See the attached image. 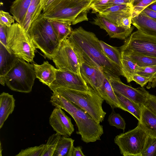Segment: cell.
I'll list each match as a JSON object with an SVG mask.
<instances>
[{
    "instance_id": "obj_1",
    "label": "cell",
    "mask_w": 156,
    "mask_h": 156,
    "mask_svg": "<svg viewBox=\"0 0 156 156\" xmlns=\"http://www.w3.org/2000/svg\"><path fill=\"white\" fill-rule=\"evenodd\" d=\"M67 38L79 62L98 69L108 77H119L122 76L121 69L105 55L99 40L94 33L80 27L72 30Z\"/></svg>"
},
{
    "instance_id": "obj_2",
    "label": "cell",
    "mask_w": 156,
    "mask_h": 156,
    "mask_svg": "<svg viewBox=\"0 0 156 156\" xmlns=\"http://www.w3.org/2000/svg\"><path fill=\"white\" fill-rule=\"evenodd\" d=\"M50 102L53 106L64 110L72 116L78 128L76 133L81 136L83 142L88 143L101 140L104 133L103 126L85 111L56 91L53 92Z\"/></svg>"
},
{
    "instance_id": "obj_3",
    "label": "cell",
    "mask_w": 156,
    "mask_h": 156,
    "mask_svg": "<svg viewBox=\"0 0 156 156\" xmlns=\"http://www.w3.org/2000/svg\"><path fill=\"white\" fill-rule=\"evenodd\" d=\"M56 91L85 111L98 123L104 121L106 114L102 107L104 100L90 87L86 91L60 88Z\"/></svg>"
},
{
    "instance_id": "obj_4",
    "label": "cell",
    "mask_w": 156,
    "mask_h": 156,
    "mask_svg": "<svg viewBox=\"0 0 156 156\" xmlns=\"http://www.w3.org/2000/svg\"><path fill=\"white\" fill-rule=\"evenodd\" d=\"M28 33L36 48L40 49L46 58L52 60L61 42L49 20L41 13L32 24Z\"/></svg>"
},
{
    "instance_id": "obj_5",
    "label": "cell",
    "mask_w": 156,
    "mask_h": 156,
    "mask_svg": "<svg viewBox=\"0 0 156 156\" xmlns=\"http://www.w3.org/2000/svg\"><path fill=\"white\" fill-rule=\"evenodd\" d=\"M92 2L81 0H59L42 14L48 19L69 21L72 25H75L88 20L87 14L91 9L90 5Z\"/></svg>"
},
{
    "instance_id": "obj_6",
    "label": "cell",
    "mask_w": 156,
    "mask_h": 156,
    "mask_svg": "<svg viewBox=\"0 0 156 156\" xmlns=\"http://www.w3.org/2000/svg\"><path fill=\"white\" fill-rule=\"evenodd\" d=\"M7 48L17 57L33 62L36 48L28 33L17 23L7 27Z\"/></svg>"
},
{
    "instance_id": "obj_7",
    "label": "cell",
    "mask_w": 156,
    "mask_h": 156,
    "mask_svg": "<svg viewBox=\"0 0 156 156\" xmlns=\"http://www.w3.org/2000/svg\"><path fill=\"white\" fill-rule=\"evenodd\" d=\"M17 58L13 67L5 76V84L11 90L24 93L32 91L36 78L33 64Z\"/></svg>"
},
{
    "instance_id": "obj_8",
    "label": "cell",
    "mask_w": 156,
    "mask_h": 156,
    "mask_svg": "<svg viewBox=\"0 0 156 156\" xmlns=\"http://www.w3.org/2000/svg\"><path fill=\"white\" fill-rule=\"evenodd\" d=\"M147 134L140 124L133 129L115 136V144L124 156H141Z\"/></svg>"
},
{
    "instance_id": "obj_9",
    "label": "cell",
    "mask_w": 156,
    "mask_h": 156,
    "mask_svg": "<svg viewBox=\"0 0 156 156\" xmlns=\"http://www.w3.org/2000/svg\"><path fill=\"white\" fill-rule=\"evenodd\" d=\"M120 50L122 54L130 53L156 58V37L137 30L125 40Z\"/></svg>"
},
{
    "instance_id": "obj_10",
    "label": "cell",
    "mask_w": 156,
    "mask_h": 156,
    "mask_svg": "<svg viewBox=\"0 0 156 156\" xmlns=\"http://www.w3.org/2000/svg\"><path fill=\"white\" fill-rule=\"evenodd\" d=\"M52 60L57 69L80 74L78 57L67 37L61 42Z\"/></svg>"
},
{
    "instance_id": "obj_11",
    "label": "cell",
    "mask_w": 156,
    "mask_h": 156,
    "mask_svg": "<svg viewBox=\"0 0 156 156\" xmlns=\"http://www.w3.org/2000/svg\"><path fill=\"white\" fill-rule=\"evenodd\" d=\"M48 87L53 92L60 88L85 91L89 89L80 74L57 69L55 79Z\"/></svg>"
},
{
    "instance_id": "obj_12",
    "label": "cell",
    "mask_w": 156,
    "mask_h": 156,
    "mask_svg": "<svg viewBox=\"0 0 156 156\" xmlns=\"http://www.w3.org/2000/svg\"><path fill=\"white\" fill-rule=\"evenodd\" d=\"M99 13L118 26L127 29L131 27L132 17L130 4L112 6Z\"/></svg>"
},
{
    "instance_id": "obj_13",
    "label": "cell",
    "mask_w": 156,
    "mask_h": 156,
    "mask_svg": "<svg viewBox=\"0 0 156 156\" xmlns=\"http://www.w3.org/2000/svg\"><path fill=\"white\" fill-rule=\"evenodd\" d=\"M108 77L115 93L123 96L140 106L144 105L150 94L144 87L134 88L124 83L119 77Z\"/></svg>"
},
{
    "instance_id": "obj_14",
    "label": "cell",
    "mask_w": 156,
    "mask_h": 156,
    "mask_svg": "<svg viewBox=\"0 0 156 156\" xmlns=\"http://www.w3.org/2000/svg\"><path fill=\"white\" fill-rule=\"evenodd\" d=\"M62 109L57 107L54 109L49 119V123L57 133L68 137L74 132V126L70 118Z\"/></svg>"
},
{
    "instance_id": "obj_15",
    "label": "cell",
    "mask_w": 156,
    "mask_h": 156,
    "mask_svg": "<svg viewBox=\"0 0 156 156\" xmlns=\"http://www.w3.org/2000/svg\"><path fill=\"white\" fill-rule=\"evenodd\" d=\"M92 23L105 30L111 38L120 40H125L131 35L134 28V26L129 29L118 26L99 13L96 14Z\"/></svg>"
},
{
    "instance_id": "obj_16",
    "label": "cell",
    "mask_w": 156,
    "mask_h": 156,
    "mask_svg": "<svg viewBox=\"0 0 156 156\" xmlns=\"http://www.w3.org/2000/svg\"><path fill=\"white\" fill-rule=\"evenodd\" d=\"M79 63L82 77L87 85L96 91L102 85L105 75L96 67L83 62Z\"/></svg>"
},
{
    "instance_id": "obj_17",
    "label": "cell",
    "mask_w": 156,
    "mask_h": 156,
    "mask_svg": "<svg viewBox=\"0 0 156 156\" xmlns=\"http://www.w3.org/2000/svg\"><path fill=\"white\" fill-rule=\"evenodd\" d=\"M33 64L36 78L43 84L49 86L55 79L57 69L48 61H44L41 65Z\"/></svg>"
},
{
    "instance_id": "obj_18",
    "label": "cell",
    "mask_w": 156,
    "mask_h": 156,
    "mask_svg": "<svg viewBox=\"0 0 156 156\" xmlns=\"http://www.w3.org/2000/svg\"><path fill=\"white\" fill-rule=\"evenodd\" d=\"M96 92L113 109L119 108L126 111V109L120 103L108 77L106 75L102 85Z\"/></svg>"
},
{
    "instance_id": "obj_19",
    "label": "cell",
    "mask_w": 156,
    "mask_h": 156,
    "mask_svg": "<svg viewBox=\"0 0 156 156\" xmlns=\"http://www.w3.org/2000/svg\"><path fill=\"white\" fill-rule=\"evenodd\" d=\"M132 24L140 32L156 37V20L150 17L143 12L132 18Z\"/></svg>"
},
{
    "instance_id": "obj_20",
    "label": "cell",
    "mask_w": 156,
    "mask_h": 156,
    "mask_svg": "<svg viewBox=\"0 0 156 156\" xmlns=\"http://www.w3.org/2000/svg\"><path fill=\"white\" fill-rule=\"evenodd\" d=\"M140 120L138 121L148 136L156 138V115L144 105L141 106Z\"/></svg>"
},
{
    "instance_id": "obj_21",
    "label": "cell",
    "mask_w": 156,
    "mask_h": 156,
    "mask_svg": "<svg viewBox=\"0 0 156 156\" xmlns=\"http://www.w3.org/2000/svg\"><path fill=\"white\" fill-rule=\"evenodd\" d=\"M15 100L13 95L3 92L0 95V129L13 111Z\"/></svg>"
},
{
    "instance_id": "obj_22",
    "label": "cell",
    "mask_w": 156,
    "mask_h": 156,
    "mask_svg": "<svg viewBox=\"0 0 156 156\" xmlns=\"http://www.w3.org/2000/svg\"><path fill=\"white\" fill-rule=\"evenodd\" d=\"M17 58L0 42V76L6 75L14 66Z\"/></svg>"
},
{
    "instance_id": "obj_23",
    "label": "cell",
    "mask_w": 156,
    "mask_h": 156,
    "mask_svg": "<svg viewBox=\"0 0 156 156\" xmlns=\"http://www.w3.org/2000/svg\"><path fill=\"white\" fill-rule=\"evenodd\" d=\"M32 0H15L10 6V12L17 23L22 26Z\"/></svg>"
},
{
    "instance_id": "obj_24",
    "label": "cell",
    "mask_w": 156,
    "mask_h": 156,
    "mask_svg": "<svg viewBox=\"0 0 156 156\" xmlns=\"http://www.w3.org/2000/svg\"><path fill=\"white\" fill-rule=\"evenodd\" d=\"M43 10L40 0H32L22 26L27 33L32 24L41 14Z\"/></svg>"
},
{
    "instance_id": "obj_25",
    "label": "cell",
    "mask_w": 156,
    "mask_h": 156,
    "mask_svg": "<svg viewBox=\"0 0 156 156\" xmlns=\"http://www.w3.org/2000/svg\"><path fill=\"white\" fill-rule=\"evenodd\" d=\"M49 20L60 42H61L71 34L73 30L71 27L72 25L71 22L54 19Z\"/></svg>"
},
{
    "instance_id": "obj_26",
    "label": "cell",
    "mask_w": 156,
    "mask_h": 156,
    "mask_svg": "<svg viewBox=\"0 0 156 156\" xmlns=\"http://www.w3.org/2000/svg\"><path fill=\"white\" fill-rule=\"evenodd\" d=\"M74 141L71 138L61 136L53 156H72Z\"/></svg>"
},
{
    "instance_id": "obj_27",
    "label": "cell",
    "mask_w": 156,
    "mask_h": 156,
    "mask_svg": "<svg viewBox=\"0 0 156 156\" xmlns=\"http://www.w3.org/2000/svg\"><path fill=\"white\" fill-rule=\"evenodd\" d=\"M121 62L122 76L129 83L133 81V77L136 73L138 66L129 57L121 54Z\"/></svg>"
},
{
    "instance_id": "obj_28",
    "label": "cell",
    "mask_w": 156,
    "mask_h": 156,
    "mask_svg": "<svg viewBox=\"0 0 156 156\" xmlns=\"http://www.w3.org/2000/svg\"><path fill=\"white\" fill-rule=\"evenodd\" d=\"M115 94L120 103L126 109V112L130 113L139 121L141 115V106L119 93Z\"/></svg>"
},
{
    "instance_id": "obj_29",
    "label": "cell",
    "mask_w": 156,
    "mask_h": 156,
    "mask_svg": "<svg viewBox=\"0 0 156 156\" xmlns=\"http://www.w3.org/2000/svg\"><path fill=\"white\" fill-rule=\"evenodd\" d=\"M99 43L106 57L122 70L121 53L116 47L111 46L101 40Z\"/></svg>"
},
{
    "instance_id": "obj_30",
    "label": "cell",
    "mask_w": 156,
    "mask_h": 156,
    "mask_svg": "<svg viewBox=\"0 0 156 156\" xmlns=\"http://www.w3.org/2000/svg\"><path fill=\"white\" fill-rule=\"evenodd\" d=\"M121 54L129 57L140 67L156 65V58L130 53Z\"/></svg>"
},
{
    "instance_id": "obj_31",
    "label": "cell",
    "mask_w": 156,
    "mask_h": 156,
    "mask_svg": "<svg viewBox=\"0 0 156 156\" xmlns=\"http://www.w3.org/2000/svg\"><path fill=\"white\" fill-rule=\"evenodd\" d=\"M136 73L150 77V80L146 87L149 89L156 87V65L145 67L138 66Z\"/></svg>"
},
{
    "instance_id": "obj_32",
    "label": "cell",
    "mask_w": 156,
    "mask_h": 156,
    "mask_svg": "<svg viewBox=\"0 0 156 156\" xmlns=\"http://www.w3.org/2000/svg\"><path fill=\"white\" fill-rule=\"evenodd\" d=\"M131 6L132 18L138 15L156 0H129Z\"/></svg>"
},
{
    "instance_id": "obj_33",
    "label": "cell",
    "mask_w": 156,
    "mask_h": 156,
    "mask_svg": "<svg viewBox=\"0 0 156 156\" xmlns=\"http://www.w3.org/2000/svg\"><path fill=\"white\" fill-rule=\"evenodd\" d=\"M141 156H156V138L147 136Z\"/></svg>"
},
{
    "instance_id": "obj_34",
    "label": "cell",
    "mask_w": 156,
    "mask_h": 156,
    "mask_svg": "<svg viewBox=\"0 0 156 156\" xmlns=\"http://www.w3.org/2000/svg\"><path fill=\"white\" fill-rule=\"evenodd\" d=\"M61 135L57 133L50 136L46 144L45 148L42 156H53Z\"/></svg>"
},
{
    "instance_id": "obj_35",
    "label": "cell",
    "mask_w": 156,
    "mask_h": 156,
    "mask_svg": "<svg viewBox=\"0 0 156 156\" xmlns=\"http://www.w3.org/2000/svg\"><path fill=\"white\" fill-rule=\"evenodd\" d=\"M108 121L110 126H115L118 129L125 130L126 123L124 119L119 114L115 112L113 109L109 115Z\"/></svg>"
},
{
    "instance_id": "obj_36",
    "label": "cell",
    "mask_w": 156,
    "mask_h": 156,
    "mask_svg": "<svg viewBox=\"0 0 156 156\" xmlns=\"http://www.w3.org/2000/svg\"><path fill=\"white\" fill-rule=\"evenodd\" d=\"M45 144L22 149L16 156H42L45 148Z\"/></svg>"
},
{
    "instance_id": "obj_37",
    "label": "cell",
    "mask_w": 156,
    "mask_h": 156,
    "mask_svg": "<svg viewBox=\"0 0 156 156\" xmlns=\"http://www.w3.org/2000/svg\"><path fill=\"white\" fill-rule=\"evenodd\" d=\"M110 0H94L90 6L93 13H99L108 7Z\"/></svg>"
},
{
    "instance_id": "obj_38",
    "label": "cell",
    "mask_w": 156,
    "mask_h": 156,
    "mask_svg": "<svg viewBox=\"0 0 156 156\" xmlns=\"http://www.w3.org/2000/svg\"><path fill=\"white\" fill-rule=\"evenodd\" d=\"M15 19L13 16L8 12L2 10L0 11V24L5 25L8 27L11 26L14 23Z\"/></svg>"
},
{
    "instance_id": "obj_39",
    "label": "cell",
    "mask_w": 156,
    "mask_h": 156,
    "mask_svg": "<svg viewBox=\"0 0 156 156\" xmlns=\"http://www.w3.org/2000/svg\"><path fill=\"white\" fill-rule=\"evenodd\" d=\"M144 105L156 115V96L150 94Z\"/></svg>"
},
{
    "instance_id": "obj_40",
    "label": "cell",
    "mask_w": 156,
    "mask_h": 156,
    "mask_svg": "<svg viewBox=\"0 0 156 156\" xmlns=\"http://www.w3.org/2000/svg\"><path fill=\"white\" fill-rule=\"evenodd\" d=\"M150 79L149 77L136 73L133 77V81L140 85L141 87H144L148 83Z\"/></svg>"
},
{
    "instance_id": "obj_41",
    "label": "cell",
    "mask_w": 156,
    "mask_h": 156,
    "mask_svg": "<svg viewBox=\"0 0 156 156\" xmlns=\"http://www.w3.org/2000/svg\"><path fill=\"white\" fill-rule=\"evenodd\" d=\"M7 27L0 24V42L7 48Z\"/></svg>"
},
{
    "instance_id": "obj_42",
    "label": "cell",
    "mask_w": 156,
    "mask_h": 156,
    "mask_svg": "<svg viewBox=\"0 0 156 156\" xmlns=\"http://www.w3.org/2000/svg\"><path fill=\"white\" fill-rule=\"evenodd\" d=\"M59 0H40L43 9V12L48 10Z\"/></svg>"
},
{
    "instance_id": "obj_43",
    "label": "cell",
    "mask_w": 156,
    "mask_h": 156,
    "mask_svg": "<svg viewBox=\"0 0 156 156\" xmlns=\"http://www.w3.org/2000/svg\"><path fill=\"white\" fill-rule=\"evenodd\" d=\"M128 4H130L129 0H110L108 7L113 5Z\"/></svg>"
},
{
    "instance_id": "obj_44",
    "label": "cell",
    "mask_w": 156,
    "mask_h": 156,
    "mask_svg": "<svg viewBox=\"0 0 156 156\" xmlns=\"http://www.w3.org/2000/svg\"><path fill=\"white\" fill-rule=\"evenodd\" d=\"M142 12L150 17L156 20V11L152 10L147 8Z\"/></svg>"
},
{
    "instance_id": "obj_45",
    "label": "cell",
    "mask_w": 156,
    "mask_h": 156,
    "mask_svg": "<svg viewBox=\"0 0 156 156\" xmlns=\"http://www.w3.org/2000/svg\"><path fill=\"white\" fill-rule=\"evenodd\" d=\"M83 153L82 148L80 146L74 147L72 156H85Z\"/></svg>"
},
{
    "instance_id": "obj_46",
    "label": "cell",
    "mask_w": 156,
    "mask_h": 156,
    "mask_svg": "<svg viewBox=\"0 0 156 156\" xmlns=\"http://www.w3.org/2000/svg\"><path fill=\"white\" fill-rule=\"evenodd\" d=\"M147 8L152 10L156 11V1L151 4Z\"/></svg>"
},
{
    "instance_id": "obj_47",
    "label": "cell",
    "mask_w": 156,
    "mask_h": 156,
    "mask_svg": "<svg viewBox=\"0 0 156 156\" xmlns=\"http://www.w3.org/2000/svg\"><path fill=\"white\" fill-rule=\"evenodd\" d=\"M0 83L3 86L5 85V76H0Z\"/></svg>"
}]
</instances>
